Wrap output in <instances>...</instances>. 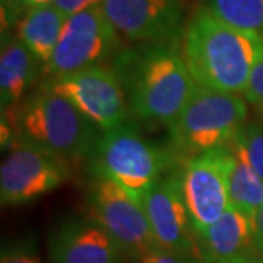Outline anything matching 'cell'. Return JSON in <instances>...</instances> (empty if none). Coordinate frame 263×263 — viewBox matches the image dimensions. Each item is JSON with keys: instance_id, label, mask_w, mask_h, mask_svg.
<instances>
[{"instance_id": "26", "label": "cell", "mask_w": 263, "mask_h": 263, "mask_svg": "<svg viewBox=\"0 0 263 263\" xmlns=\"http://www.w3.org/2000/svg\"><path fill=\"white\" fill-rule=\"evenodd\" d=\"M56 2L57 0H25V5L27 8H31V6H40V5H51Z\"/></svg>"}, {"instance_id": "5", "label": "cell", "mask_w": 263, "mask_h": 263, "mask_svg": "<svg viewBox=\"0 0 263 263\" xmlns=\"http://www.w3.org/2000/svg\"><path fill=\"white\" fill-rule=\"evenodd\" d=\"M170 165L168 152L145 139L129 120L104 132L91 154V167L97 177L113 180L138 199Z\"/></svg>"}, {"instance_id": "11", "label": "cell", "mask_w": 263, "mask_h": 263, "mask_svg": "<svg viewBox=\"0 0 263 263\" xmlns=\"http://www.w3.org/2000/svg\"><path fill=\"white\" fill-rule=\"evenodd\" d=\"M152 235L160 249L187 256L193 250V228L183 196L181 177H161L141 197Z\"/></svg>"}, {"instance_id": "27", "label": "cell", "mask_w": 263, "mask_h": 263, "mask_svg": "<svg viewBox=\"0 0 263 263\" xmlns=\"http://www.w3.org/2000/svg\"><path fill=\"white\" fill-rule=\"evenodd\" d=\"M250 263H263V254H259L257 257H254Z\"/></svg>"}, {"instance_id": "20", "label": "cell", "mask_w": 263, "mask_h": 263, "mask_svg": "<svg viewBox=\"0 0 263 263\" xmlns=\"http://www.w3.org/2000/svg\"><path fill=\"white\" fill-rule=\"evenodd\" d=\"M245 98L263 111V48L252 69L249 84L245 91Z\"/></svg>"}, {"instance_id": "9", "label": "cell", "mask_w": 263, "mask_h": 263, "mask_svg": "<svg viewBox=\"0 0 263 263\" xmlns=\"http://www.w3.org/2000/svg\"><path fill=\"white\" fill-rule=\"evenodd\" d=\"M46 86L66 97L95 126L108 132L127 122V101L114 69L91 66L53 78Z\"/></svg>"}, {"instance_id": "10", "label": "cell", "mask_w": 263, "mask_h": 263, "mask_svg": "<svg viewBox=\"0 0 263 263\" xmlns=\"http://www.w3.org/2000/svg\"><path fill=\"white\" fill-rule=\"evenodd\" d=\"M70 174L65 158L19 143L0 168L2 205L15 206L37 200L56 190Z\"/></svg>"}, {"instance_id": "19", "label": "cell", "mask_w": 263, "mask_h": 263, "mask_svg": "<svg viewBox=\"0 0 263 263\" xmlns=\"http://www.w3.org/2000/svg\"><path fill=\"white\" fill-rule=\"evenodd\" d=\"M254 171L263 180V123L247 122L237 135Z\"/></svg>"}, {"instance_id": "3", "label": "cell", "mask_w": 263, "mask_h": 263, "mask_svg": "<svg viewBox=\"0 0 263 263\" xmlns=\"http://www.w3.org/2000/svg\"><path fill=\"white\" fill-rule=\"evenodd\" d=\"M9 127L18 143L65 160L91 155L100 139V129L94 123L48 86L16 105Z\"/></svg>"}, {"instance_id": "17", "label": "cell", "mask_w": 263, "mask_h": 263, "mask_svg": "<svg viewBox=\"0 0 263 263\" xmlns=\"http://www.w3.org/2000/svg\"><path fill=\"white\" fill-rule=\"evenodd\" d=\"M228 146L231 148L230 205L254 218L263 205V180L252 167L237 136Z\"/></svg>"}, {"instance_id": "13", "label": "cell", "mask_w": 263, "mask_h": 263, "mask_svg": "<svg viewBox=\"0 0 263 263\" xmlns=\"http://www.w3.org/2000/svg\"><path fill=\"white\" fill-rule=\"evenodd\" d=\"M54 263H117L122 256L111 235L95 219H67L48 241Z\"/></svg>"}, {"instance_id": "2", "label": "cell", "mask_w": 263, "mask_h": 263, "mask_svg": "<svg viewBox=\"0 0 263 263\" xmlns=\"http://www.w3.org/2000/svg\"><path fill=\"white\" fill-rule=\"evenodd\" d=\"M114 72L130 111L145 122L170 124L196 88L184 59L165 44L123 54Z\"/></svg>"}, {"instance_id": "4", "label": "cell", "mask_w": 263, "mask_h": 263, "mask_svg": "<svg viewBox=\"0 0 263 263\" xmlns=\"http://www.w3.org/2000/svg\"><path fill=\"white\" fill-rule=\"evenodd\" d=\"M246 101L196 84L180 114L168 124L170 139L189 158L228 146L247 123Z\"/></svg>"}, {"instance_id": "25", "label": "cell", "mask_w": 263, "mask_h": 263, "mask_svg": "<svg viewBox=\"0 0 263 263\" xmlns=\"http://www.w3.org/2000/svg\"><path fill=\"white\" fill-rule=\"evenodd\" d=\"M254 237L259 253L263 254V205L254 216Z\"/></svg>"}, {"instance_id": "22", "label": "cell", "mask_w": 263, "mask_h": 263, "mask_svg": "<svg viewBox=\"0 0 263 263\" xmlns=\"http://www.w3.org/2000/svg\"><path fill=\"white\" fill-rule=\"evenodd\" d=\"M24 8H27L25 0H0L2 10V31H9L12 27L19 24L22 18Z\"/></svg>"}, {"instance_id": "15", "label": "cell", "mask_w": 263, "mask_h": 263, "mask_svg": "<svg viewBox=\"0 0 263 263\" xmlns=\"http://www.w3.org/2000/svg\"><path fill=\"white\" fill-rule=\"evenodd\" d=\"M67 18L54 3L31 6L19 21L18 38L37 57L38 62L47 65Z\"/></svg>"}, {"instance_id": "29", "label": "cell", "mask_w": 263, "mask_h": 263, "mask_svg": "<svg viewBox=\"0 0 263 263\" xmlns=\"http://www.w3.org/2000/svg\"><path fill=\"white\" fill-rule=\"evenodd\" d=\"M262 114H263V111H262Z\"/></svg>"}, {"instance_id": "6", "label": "cell", "mask_w": 263, "mask_h": 263, "mask_svg": "<svg viewBox=\"0 0 263 263\" xmlns=\"http://www.w3.org/2000/svg\"><path fill=\"white\" fill-rule=\"evenodd\" d=\"M88 205L91 216L111 235L120 253L141 260L158 246L141 199L105 177H95Z\"/></svg>"}, {"instance_id": "1", "label": "cell", "mask_w": 263, "mask_h": 263, "mask_svg": "<svg viewBox=\"0 0 263 263\" xmlns=\"http://www.w3.org/2000/svg\"><path fill=\"white\" fill-rule=\"evenodd\" d=\"M262 48L263 37L228 25L203 6L184 31L183 59L197 85L240 95Z\"/></svg>"}, {"instance_id": "24", "label": "cell", "mask_w": 263, "mask_h": 263, "mask_svg": "<svg viewBox=\"0 0 263 263\" xmlns=\"http://www.w3.org/2000/svg\"><path fill=\"white\" fill-rule=\"evenodd\" d=\"M104 0H57L56 5L66 16H72L82 10L91 9L94 6H100Z\"/></svg>"}, {"instance_id": "14", "label": "cell", "mask_w": 263, "mask_h": 263, "mask_svg": "<svg viewBox=\"0 0 263 263\" xmlns=\"http://www.w3.org/2000/svg\"><path fill=\"white\" fill-rule=\"evenodd\" d=\"M208 263H250L259 256L254 218L231 206L200 237Z\"/></svg>"}, {"instance_id": "21", "label": "cell", "mask_w": 263, "mask_h": 263, "mask_svg": "<svg viewBox=\"0 0 263 263\" xmlns=\"http://www.w3.org/2000/svg\"><path fill=\"white\" fill-rule=\"evenodd\" d=\"M0 263H41V260L32 246L16 245L2 252Z\"/></svg>"}, {"instance_id": "23", "label": "cell", "mask_w": 263, "mask_h": 263, "mask_svg": "<svg viewBox=\"0 0 263 263\" xmlns=\"http://www.w3.org/2000/svg\"><path fill=\"white\" fill-rule=\"evenodd\" d=\"M192 260L193 259H189L187 256L173 253V252L157 247L155 250H152L143 259H141L139 263H192Z\"/></svg>"}, {"instance_id": "28", "label": "cell", "mask_w": 263, "mask_h": 263, "mask_svg": "<svg viewBox=\"0 0 263 263\" xmlns=\"http://www.w3.org/2000/svg\"><path fill=\"white\" fill-rule=\"evenodd\" d=\"M192 263H205V262H202V260H195V259H193V260H192Z\"/></svg>"}, {"instance_id": "7", "label": "cell", "mask_w": 263, "mask_h": 263, "mask_svg": "<svg viewBox=\"0 0 263 263\" xmlns=\"http://www.w3.org/2000/svg\"><path fill=\"white\" fill-rule=\"evenodd\" d=\"M231 148L224 146L189 158L181 177L190 224L200 238L230 208Z\"/></svg>"}, {"instance_id": "8", "label": "cell", "mask_w": 263, "mask_h": 263, "mask_svg": "<svg viewBox=\"0 0 263 263\" xmlns=\"http://www.w3.org/2000/svg\"><path fill=\"white\" fill-rule=\"evenodd\" d=\"M117 34L101 5L69 16L46 72L59 78L97 66L117 47Z\"/></svg>"}, {"instance_id": "12", "label": "cell", "mask_w": 263, "mask_h": 263, "mask_svg": "<svg viewBox=\"0 0 263 263\" xmlns=\"http://www.w3.org/2000/svg\"><path fill=\"white\" fill-rule=\"evenodd\" d=\"M101 9L119 34L146 43L177 35L183 12L180 0H104Z\"/></svg>"}, {"instance_id": "16", "label": "cell", "mask_w": 263, "mask_h": 263, "mask_svg": "<svg viewBox=\"0 0 263 263\" xmlns=\"http://www.w3.org/2000/svg\"><path fill=\"white\" fill-rule=\"evenodd\" d=\"M37 57L19 38H8L0 54V98L2 107L18 104L35 76Z\"/></svg>"}, {"instance_id": "18", "label": "cell", "mask_w": 263, "mask_h": 263, "mask_svg": "<svg viewBox=\"0 0 263 263\" xmlns=\"http://www.w3.org/2000/svg\"><path fill=\"white\" fill-rule=\"evenodd\" d=\"M205 6L228 25L263 37V0H206Z\"/></svg>"}]
</instances>
